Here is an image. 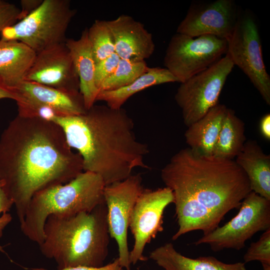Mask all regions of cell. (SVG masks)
<instances>
[{"instance_id":"obj_1","label":"cell","mask_w":270,"mask_h":270,"mask_svg":"<svg viewBox=\"0 0 270 270\" xmlns=\"http://www.w3.org/2000/svg\"><path fill=\"white\" fill-rule=\"evenodd\" d=\"M83 171L81 156L54 122L17 115L1 134L0 180L20 224L35 193L66 184Z\"/></svg>"},{"instance_id":"obj_2","label":"cell","mask_w":270,"mask_h":270,"mask_svg":"<svg viewBox=\"0 0 270 270\" xmlns=\"http://www.w3.org/2000/svg\"><path fill=\"white\" fill-rule=\"evenodd\" d=\"M160 176L174 196L178 228L173 240L196 230L204 235L212 232L252 192L234 160L200 155L189 148L171 158Z\"/></svg>"},{"instance_id":"obj_3","label":"cell","mask_w":270,"mask_h":270,"mask_svg":"<svg viewBox=\"0 0 270 270\" xmlns=\"http://www.w3.org/2000/svg\"><path fill=\"white\" fill-rule=\"evenodd\" d=\"M69 146L82 160L84 171L102 178L106 185L124 180L134 168H148L149 150L139 141L132 118L123 108L94 104L83 114L57 116Z\"/></svg>"},{"instance_id":"obj_4","label":"cell","mask_w":270,"mask_h":270,"mask_svg":"<svg viewBox=\"0 0 270 270\" xmlns=\"http://www.w3.org/2000/svg\"><path fill=\"white\" fill-rule=\"evenodd\" d=\"M44 232L40 252L54 260L57 270L100 267L108 256L110 235L104 200L89 212L70 216H50Z\"/></svg>"},{"instance_id":"obj_5","label":"cell","mask_w":270,"mask_h":270,"mask_svg":"<svg viewBox=\"0 0 270 270\" xmlns=\"http://www.w3.org/2000/svg\"><path fill=\"white\" fill-rule=\"evenodd\" d=\"M105 186L99 176L83 171L66 184L51 186L37 192L20 224L22 232L40 245L44 240V226L50 216H70L91 211L104 200Z\"/></svg>"},{"instance_id":"obj_6","label":"cell","mask_w":270,"mask_h":270,"mask_svg":"<svg viewBox=\"0 0 270 270\" xmlns=\"http://www.w3.org/2000/svg\"><path fill=\"white\" fill-rule=\"evenodd\" d=\"M76 10L68 0H43L33 12L0 33L2 40L24 43L36 53L66 42V33Z\"/></svg>"},{"instance_id":"obj_7","label":"cell","mask_w":270,"mask_h":270,"mask_svg":"<svg viewBox=\"0 0 270 270\" xmlns=\"http://www.w3.org/2000/svg\"><path fill=\"white\" fill-rule=\"evenodd\" d=\"M240 208L229 222L203 235L194 244H208L214 252L224 249L240 250L255 234L270 228V200L252 191Z\"/></svg>"},{"instance_id":"obj_8","label":"cell","mask_w":270,"mask_h":270,"mask_svg":"<svg viewBox=\"0 0 270 270\" xmlns=\"http://www.w3.org/2000/svg\"><path fill=\"white\" fill-rule=\"evenodd\" d=\"M234 64L226 56L205 70L180 83L174 96L188 127L218 104V100Z\"/></svg>"},{"instance_id":"obj_9","label":"cell","mask_w":270,"mask_h":270,"mask_svg":"<svg viewBox=\"0 0 270 270\" xmlns=\"http://www.w3.org/2000/svg\"><path fill=\"white\" fill-rule=\"evenodd\" d=\"M227 52V41L212 35L196 38L176 33L166 50L164 63L182 83L218 61Z\"/></svg>"},{"instance_id":"obj_10","label":"cell","mask_w":270,"mask_h":270,"mask_svg":"<svg viewBox=\"0 0 270 270\" xmlns=\"http://www.w3.org/2000/svg\"><path fill=\"white\" fill-rule=\"evenodd\" d=\"M227 54L249 78L267 104H270V77L262 58L258 28L252 16H239L226 40Z\"/></svg>"},{"instance_id":"obj_11","label":"cell","mask_w":270,"mask_h":270,"mask_svg":"<svg viewBox=\"0 0 270 270\" xmlns=\"http://www.w3.org/2000/svg\"><path fill=\"white\" fill-rule=\"evenodd\" d=\"M140 174H131L126 178L106 185L104 199L108 212L110 236L118 244L120 265L130 270L128 233L129 222L136 201L144 189Z\"/></svg>"},{"instance_id":"obj_12","label":"cell","mask_w":270,"mask_h":270,"mask_svg":"<svg viewBox=\"0 0 270 270\" xmlns=\"http://www.w3.org/2000/svg\"><path fill=\"white\" fill-rule=\"evenodd\" d=\"M173 202L172 191L168 187L143 190L133 208L129 222L134 238V246L130 252L131 264L147 260L144 256L145 246L162 231L164 210Z\"/></svg>"},{"instance_id":"obj_13","label":"cell","mask_w":270,"mask_h":270,"mask_svg":"<svg viewBox=\"0 0 270 270\" xmlns=\"http://www.w3.org/2000/svg\"><path fill=\"white\" fill-rule=\"evenodd\" d=\"M238 16L232 0L196 2L190 7L176 32L192 38L212 35L226 40Z\"/></svg>"},{"instance_id":"obj_14","label":"cell","mask_w":270,"mask_h":270,"mask_svg":"<svg viewBox=\"0 0 270 270\" xmlns=\"http://www.w3.org/2000/svg\"><path fill=\"white\" fill-rule=\"evenodd\" d=\"M24 80L69 93L80 92L79 78L65 42L36 53Z\"/></svg>"},{"instance_id":"obj_15","label":"cell","mask_w":270,"mask_h":270,"mask_svg":"<svg viewBox=\"0 0 270 270\" xmlns=\"http://www.w3.org/2000/svg\"><path fill=\"white\" fill-rule=\"evenodd\" d=\"M112 32L115 52L121 59L144 60L155 49L152 36L140 22L126 14L106 20Z\"/></svg>"},{"instance_id":"obj_16","label":"cell","mask_w":270,"mask_h":270,"mask_svg":"<svg viewBox=\"0 0 270 270\" xmlns=\"http://www.w3.org/2000/svg\"><path fill=\"white\" fill-rule=\"evenodd\" d=\"M10 92L14 100L22 98L49 106L54 110L60 116L79 115L87 110L80 92L69 93L26 80Z\"/></svg>"},{"instance_id":"obj_17","label":"cell","mask_w":270,"mask_h":270,"mask_svg":"<svg viewBox=\"0 0 270 270\" xmlns=\"http://www.w3.org/2000/svg\"><path fill=\"white\" fill-rule=\"evenodd\" d=\"M36 55L22 42L0 40V86L10 92L24 81Z\"/></svg>"},{"instance_id":"obj_18","label":"cell","mask_w":270,"mask_h":270,"mask_svg":"<svg viewBox=\"0 0 270 270\" xmlns=\"http://www.w3.org/2000/svg\"><path fill=\"white\" fill-rule=\"evenodd\" d=\"M68 48L80 80V91L88 110L96 101L99 90L95 82L96 62L88 36V28L78 40L66 38Z\"/></svg>"},{"instance_id":"obj_19","label":"cell","mask_w":270,"mask_h":270,"mask_svg":"<svg viewBox=\"0 0 270 270\" xmlns=\"http://www.w3.org/2000/svg\"><path fill=\"white\" fill-rule=\"evenodd\" d=\"M234 160L246 175L252 191L270 200V155L250 140Z\"/></svg>"},{"instance_id":"obj_20","label":"cell","mask_w":270,"mask_h":270,"mask_svg":"<svg viewBox=\"0 0 270 270\" xmlns=\"http://www.w3.org/2000/svg\"><path fill=\"white\" fill-rule=\"evenodd\" d=\"M150 258L165 270H246L242 262L226 264L212 256L186 257L178 252L172 243L152 251Z\"/></svg>"},{"instance_id":"obj_21","label":"cell","mask_w":270,"mask_h":270,"mask_svg":"<svg viewBox=\"0 0 270 270\" xmlns=\"http://www.w3.org/2000/svg\"><path fill=\"white\" fill-rule=\"evenodd\" d=\"M226 108L218 104L188 127L184 136L190 149L200 155L212 156Z\"/></svg>"},{"instance_id":"obj_22","label":"cell","mask_w":270,"mask_h":270,"mask_svg":"<svg viewBox=\"0 0 270 270\" xmlns=\"http://www.w3.org/2000/svg\"><path fill=\"white\" fill-rule=\"evenodd\" d=\"M174 82L178 81L166 68L148 67L144 74L130 84L115 90L100 92L96 101L104 102L110 108L119 109L138 92L154 86Z\"/></svg>"},{"instance_id":"obj_23","label":"cell","mask_w":270,"mask_h":270,"mask_svg":"<svg viewBox=\"0 0 270 270\" xmlns=\"http://www.w3.org/2000/svg\"><path fill=\"white\" fill-rule=\"evenodd\" d=\"M244 124L235 112L227 108L212 156L234 160L246 141Z\"/></svg>"},{"instance_id":"obj_24","label":"cell","mask_w":270,"mask_h":270,"mask_svg":"<svg viewBox=\"0 0 270 270\" xmlns=\"http://www.w3.org/2000/svg\"><path fill=\"white\" fill-rule=\"evenodd\" d=\"M148 68L144 60L120 58L115 70L100 85L99 92L128 86L144 74Z\"/></svg>"},{"instance_id":"obj_25","label":"cell","mask_w":270,"mask_h":270,"mask_svg":"<svg viewBox=\"0 0 270 270\" xmlns=\"http://www.w3.org/2000/svg\"><path fill=\"white\" fill-rule=\"evenodd\" d=\"M88 36L96 64L116 53L114 38L106 20H96L88 28Z\"/></svg>"},{"instance_id":"obj_26","label":"cell","mask_w":270,"mask_h":270,"mask_svg":"<svg viewBox=\"0 0 270 270\" xmlns=\"http://www.w3.org/2000/svg\"><path fill=\"white\" fill-rule=\"evenodd\" d=\"M244 263L257 260L270 264V228L265 230L258 240L251 243L244 256Z\"/></svg>"},{"instance_id":"obj_27","label":"cell","mask_w":270,"mask_h":270,"mask_svg":"<svg viewBox=\"0 0 270 270\" xmlns=\"http://www.w3.org/2000/svg\"><path fill=\"white\" fill-rule=\"evenodd\" d=\"M120 60V58L114 53L96 64L95 82L98 90L102 82L115 70Z\"/></svg>"},{"instance_id":"obj_28","label":"cell","mask_w":270,"mask_h":270,"mask_svg":"<svg viewBox=\"0 0 270 270\" xmlns=\"http://www.w3.org/2000/svg\"><path fill=\"white\" fill-rule=\"evenodd\" d=\"M4 186V182L0 180V238L2 236L4 229L12 220L8 212L14 204L12 200L5 192ZM0 252L6 253L0 246Z\"/></svg>"},{"instance_id":"obj_29","label":"cell","mask_w":270,"mask_h":270,"mask_svg":"<svg viewBox=\"0 0 270 270\" xmlns=\"http://www.w3.org/2000/svg\"><path fill=\"white\" fill-rule=\"evenodd\" d=\"M20 9L14 4L0 0V34L6 27L20 20Z\"/></svg>"},{"instance_id":"obj_30","label":"cell","mask_w":270,"mask_h":270,"mask_svg":"<svg viewBox=\"0 0 270 270\" xmlns=\"http://www.w3.org/2000/svg\"><path fill=\"white\" fill-rule=\"evenodd\" d=\"M30 270H48L42 268H30ZM124 270L120 265L118 258H116L112 262L100 267H92L86 266H78L73 268H66L62 270Z\"/></svg>"},{"instance_id":"obj_31","label":"cell","mask_w":270,"mask_h":270,"mask_svg":"<svg viewBox=\"0 0 270 270\" xmlns=\"http://www.w3.org/2000/svg\"><path fill=\"white\" fill-rule=\"evenodd\" d=\"M43 0H22V8L20 16V20L23 19L35 10L42 2Z\"/></svg>"},{"instance_id":"obj_32","label":"cell","mask_w":270,"mask_h":270,"mask_svg":"<svg viewBox=\"0 0 270 270\" xmlns=\"http://www.w3.org/2000/svg\"><path fill=\"white\" fill-rule=\"evenodd\" d=\"M260 132L262 136L266 140H270V114H267L264 116L260 124Z\"/></svg>"},{"instance_id":"obj_33","label":"cell","mask_w":270,"mask_h":270,"mask_svg":"<svg viewBox=\"0 0 270 270\" xmlns=\"http://www.w3.org/2000/svg\"><path fill=\"white\" fill-rule=\"evenodd\" d=\"M10 98L14 100L12 94L0 86V100Z\"/></svg>"},{"instance_id":"obj_34","label":"cell","mask_w":270,"mask_h":270,"mask_svg":"<svg viewBox=\"0 0 270 270\" xmlns=\"http://www.w3.org/2000/svg\"><path fill=\"white\" fill-rule=\"evenodd\" d=\"M263 270H270V264H262Z\"/></svg>"}]
</instances>
